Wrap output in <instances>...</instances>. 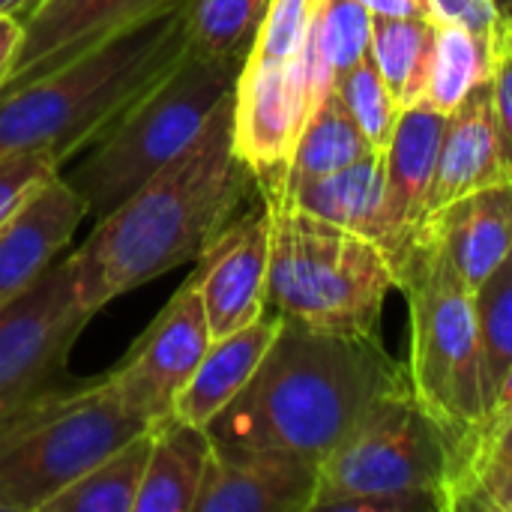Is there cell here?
Here are the masks:
<instances>
[{"label": "cell", "instance_id": "6da1fadb", "mask_svg": "<svg viewBox=\"0 0 512 512\" xmlns=\"http://www.w3.org/2000/svg\"><path fill=\"white\" fill-rule=\"evenodd\" d=\"M258 186L234 147V90L207 120L198 141L102 216L69 252L78 300L87 312L204 255L216 234L243 213Z\"/></svg>", "mask_w": 512, "mask_h": 512}, {"label": "cell", "instance_id": "7a4b0ae2", "mask_svg": "<svg viewBox=\"0 0 512 512\" xmlns=\"http://www.w3.org/2000/svg\"><path fill=\"white\" fill-rule=\"evenodd\" d=\"M378 336H342L282 318L258 372L207 426L213 444L276 450L321 465L363 414L408 387Z\"/></svg>", "mask_w": 512, "mask_h": 512}, {"label": "cell", "instance_id": "3957f363", "mask_svg": "<svg viewBox=\"0 0 512 512\" xmlns=\"http://www.w3.org/2000/svg\"><path fill=\"white\" fill-rule=\"evenodd\" d=\"M186 51V0H180L0 99V156L45 153L63 171Z\"/></svg>", "mask_w": 512, "mask_h": 512}, {"label": "cell", "instance_id": "277c9868", "mask_svg": "<svg viewBox=\"0 0 512 512\" xmlns=\"http://www.w3.org/2000/svg\"><path fill=\"white\" fill-rule=\"evenodd\" d=\"M264 201L270 207L267 309L324 333L378 336L384 300L396 288L387 252L282 198Z\"/></svg>", "mask_w": 512, "mask_h": 512}, {"label": "cell", "instance_id": "5b68a950", "mask_svg": "<svg viewBox=\"0 0 512 512\" xmlns=\"http://www.w3.org/2000/svg\"><path fill=\"white\" fill-rule=\"evenodd\" d=\"M240 66L243 60L186 51L159 84H153L102 138L87 147L69 174L60 171L84 198L87 216L99 222L189 150L222 99L231 96Z\"/></svg>", "mask_w": 512, "mask_h": 512}, {"label": "cell", "instance_id": "8992f818", "mask_svg": "<svg viewBox=\"0 0 512 512\" xmlns=\"http://www.w3.org/2000/svg\"><path fill=\"white\" fill-rule=\"evenodd\" d=\"M150 426L102 378H63L0 420V512H42L75 477Z\"/></svg>", "mask_w": 512, "mask_h": 512}, {"label": "cell", "instance_id": "52a82bcc", "mask_svg": "<svg viewBox=\"0 0 512 512\" xmlns=\"http://www.w3.org/2000/svg\"><path fill=\"white\" fill-rule=\"evenodd\" d=\"M396 288L408 297L411 357L408 378L423 411L453 447L486 417L480 384V333L474 291L450 264L429 222L408 246Z\"/></svg>", "mask_w": 512, "mask_h": 512}, {"label": "cell", "instance_id": "ba28073f", "mask_svg": "<svg viewBox=\"0 0 512 512\" xmlns=\"http://www.w3.org/2000/svg\"><path fill=\"white\" fill-rule=\"evenodd\" d=\"M450 441L411 384L381 396L318 465L312 512H441Z\"/></svg>", "mask_w": 512, "mask_h": 512}, {"label": "cell", "instance_id": "9c48e42d", "mask_svg": "<svg viewBox=\"0 0 512 512\" xmlns=\"http://www.w3.org/2000/svg\"><path fill=\"white\" fill-rule=\"evenodd\" d=\"M90 318L78 300L69 252L0 309V420L69 378L66 357Z\"/></svg>", "mask_w": 512, "mask_h": 512}, {"label": "cell", "instance_id": "30bf717a", "mask_svg": "<svg viewBox=\"0 0 512 512\" xmlns=\"http://www.w3.org/2000/svg\"><path fill=\"white\" fill-rule=\"evenodd\" d=\"M213 342L204 300L189 276L129 354L108 372L117 399L150 429L174 417V405Z\"/></svg>", "mask_w": 512, "mask_h": 512}, {"label": "cell", "instance_id": "8fae6325", "mask_svg": "<svg viewBox=\"0 0 512 512\" xmlns=\"http://www.w3.org/2000/svg\"><path fill=\"white\" fill-rule=\"evenodd\" d=\"M309 114L303 51L291 60L246 54L234 84V147L261 195L282 183Z\"/></svg>", "mask_w": 512, "mask_h": 512}, {"label": "cell", "instance_id": "7c38bea8", "mask_svg": "<svg viewBox=\"0 0 512 512\" xmlns=\"http://www.w3.org/2000/svg\"><path fill=\"white\" fill-rule=\"evenodd\" d=\"M174 3L180 0H36L21 18V48L0 99Z\"/></svg>", "mask_w": 512, "mask_h": 512}, {"label": "cell", "instance_id": "4fadbf2b", "mask_svg": "<svg viewBox=\"0 0 512 512\" xmlns=\"http://www.w3.org/2000/svg\"><path fill=\"white\" fill-rule=\"evenodd\" d=\"M270 270V207L258 204L237 213L198 258L192 273L204 300L213 339L228 336L267 312Z\"/></svg>", "mask_w": 512, "mask_h": 512}, {"label": "cell", "instance_id": "5bb4252c", "mask_svg": "<svg viewBox=\"0 0 512 512\" xmlns=\"http://www.w3.org/2000/svg\"><path fill=\"white\" fill-rule=\"evenodd\" d=\"M318 465L276 450L213 444L192 512H312Z\"/></svg>", "mask_w": 512, "mask_h": 512}, {"label": "cell", "instance_id": "9a60e30c", "mask_svg": "<svg viewBox=\"0 0 512 512\" xmlns=\"http://www.w3.org/2000/svg\"><path fill=\"white\" fill-rule=\"evenodd\" d=\"M447 120L429 108H408L399 117L396 135L384 150V219L381 249L399 270L408 246L429 216V198L438 168Z\"/></svg>", "mask_w": 512, "mask_h": 512}, {"label": "cell", "instance_id": "2e32d148", "mask_svg": "<svg viewBox=\"0 0 512 512\" xmlns=\"http://www.w3.org/2000/svg\"><path fill=\"white\" fill-rule=\"evenodd\" d=\"M84 219V198L63 174H54L0 225V309L36 285L42 273L66 255Z\"/></svg>", "mask_w": 512, "mask_h": 512}, {"label": "cell", "instance_id": "e0dca14e", "mask_svg": "<svg viewBox=\"0 0 512 512\" xmlns=\"http://www.w3.org/2000/svg\"><path fill=\"white\" fill-rule=\"evenodd\" d=\"M498 183H512V171L495 120L492 90L486 81L447 120L429 198V216L471 192Z\"/></svg>", "mask_w": 512, "mask_h": 512}, {"label": "cell", "instance_id": "ac0fdd59", "mask_svg": "<svg viewBox=\"0 0 512 512\" xmlns=\"http://www.w3.org/2000/svg\"><path fill=\"white\" fill-rule=\"evenodd\" d=\"M279 327L282 315L267 309L258 321L213 339L192 381L174 405V420L207 429L252 381Z\"/></svg>", "mask_w": 512, "mask_h": 512}, {"label": "cell", "instance_id": "d6986e66", "mask_svg": "<svg viewBox=\"0 0 512 512\" xmlns=\"http://www.w3.org/2000/svg\"><path fill=\"white\" fill-rule=\"evenodd\" d=\"M426 222L462 282L477 291L512 249V183L471 192L426 216Z\"/></svg>", "mask_w": 512, "mask_h": 512}, {"label": "cell", "instance_id": "ffe728a7", "mask_svg": "<svg viewBox=\"0 0 512 512\" xmlns=\"http://www.w3.org/2000/svg\"><path fill=\"white\" fill-rule=\"evenodd\" d=\"M282 198L318 219H327L339 228L363 234L381 246V219H384V150H372L363 159L312 180L291 183L273 195Z\"/></svg>", "mask_w": 512, "mask_h": 512}, {"label": "cell", "instance_id": "44dd1931", "mask_svg": "<svg viewBox=\"0 0 512 512\" xmlns=\"http://www.w3.org/2000/svg\"><path fill=\"white\" fill-rule=\"evenodd\" d=\"M213 441L207 429L174 417L150 429V459L138 489L135 512H192L201 492Z\"/></svg>", "mask_w": 512, "mask_h": 512}, {"label": "cell", "instance_id": "7402d4cb", "mask_svg": "<svg viewBox=\"0 0 512 512\" xmlns=\"http://www.w3.org/2000/svg\"><path fill=\"white\" fill-rule=\"evenodd\" d=\"M150 459V429L111 450L66 489H60L42 512H135L138 489Z\"/></svg>", "mask_w": 512, "mask_h": 512}, {"label": "cell", "instance_id": "603a6c76", "mask_svg": "<svg viewBox=\"0 0 512 512\" xmlns=\"http://www.w3.org/2000/svg\"><path fill=\"white\" fill-rule=\"evenodd\" d=\"M435 24L429 18L372 15L369 57L387 81L402 111L417 108L435 51Z\"/></svg>", "mask_w": 512, "mask_h": 512}, {"label": "cell", "instance_id": "cb8c5ba5", "mask_svg": "<svg viewBox=\"0 0 512 512\" xmlns=\"http://www.w3.org/2000/svg\"><path fill=\"white\" fill-rule=\"evenodd\" d=\"M372 150L375 147L366 141L357 120L351 117V111L345 108L342 96L333 87V93L306 120V126L297 138L294 156L285 168V177L273 192H279L291 183H300V180L333 174V171L363 159ZM273 192H267V195H273Z\"/></svg>", "mask_w": 512, "mask_h": 512}, {"label": "cell", "instance_id": "d4e9b609", "mask_svg": "<svg viewBox=\"0 0 512 512\" xmlns=\"http://www.w3.org/2000/svg\"><path fill=\"white\" fill-rule=\"evenodd\" d=\"M489 66H492L489 36H480L459 24H441L435 30L432 66L417 108H429L444 117L456 114L465 105V99L480 84L489 81Z\"/></svg>", "mask_w": 512, "mask_h": 512}, {"label": "cell", "instance_id": "484cf974", "mask_svg": "<svg viewBox=\"0 0 512 512\" xmlns=\"http://www.w3.org/2000/svg\"><path fill=\"white\" fill-rule=\"evenodd\" d=\"M270 0H186L189 51L246 60Z\"/></svg>", "mask_w": 512, "mask_h": 512}, {"label": "cell", "instance_id": "4316f807", "mask_svg": "<svg viewBox=\"0 0 512 512\" xmlns=\"http://www.w3.org/2000/svg\"><path fill=\"white\" fill-rule=\"evenodd\" d=\"M474 309L480 333V384L489 408L512 366V249L474 291Z\"/></svg>", "mask_w": 512, "mask_h": 512}, {"label": "cell", "instance_id": "83f0119b", "mask_svg": "<svg viewBox=\"0 0 512 512\" xmlns=\"http://www.w3.org/2000/svg\"><path fill=\"white\" fill-rule=\"evenodd\" d=\"M336 93L342 96L345 108L357 120L366 141L375 150H387L396 135L402 108L393 99V93H390L387 81L381 78L378 66L372 63V57L360 60L354 69L342 72L336 78Z\"/></svg>", "mask_w": 512, "mask_h": 512}, {"label": "cell", "instance_id": "f1b7e54d", "mask_svg": "<svg viewBox=\"0 0 512 512\" xmlns=\"http://www.w3.org/2000/svg\"><path fill=\"white\" fill-rule=\"evenodd\" d=\"M312 39L339 78L369 57L372 12L360 0H327L312 27Z\"/></svg>", "mask_w": 512, "mask_h": 512}, {"label": "cell", "instance_id": "f546056e", "mask_svg": "<svg viewBox=\"0 0 512 512\" xmlns=\"http://www.w3.org/2000/svg\"><path fill=\"white\" fill-rule=\"evenodd\" d=\"M327 0H270L261 30L252 42V57L291 60L306 48V39Z\"/></svg>", "mask_w": 512, "mask_h": 512}, {"label": "cell", "instance_id": "4dcf8cb0", "mask_svg": "<svg viewBox=\"0 0 512 512\" xmlns=\"http://www.w3.org/2000/svg\"><path fill=\"white\" fill-rule=\"evenodd\" d=\"M483 465H504L512 468V417L501 426H477L471 429L450 453V468H447V480H444V489H441V512L447 507V498L450 492L465 480L471 477L477 468Z\"/></svg>", "mask_w": 512, "mask_h": 512}, {"label": "cell", "instance_id": "1f68e13d", "mask_svg": "<svg viewBox=\"0 0 512 512\" xmlns=\"http://www.w3.org/2000/svg\"><path fill=\"white\" fill-rule=\"evenodd\" d=\"M60 168L45 153H9L0 156V225Z\"/></svg>", "mask_w": 512, "mask_h": 512}, {"label": "cell", "instance_id": "d6a6232c", "mask_svg": "<svg viewBox=\"0 0 512 512\" xmlns=\"http://www.w3.org/2000/svg\"><path fill=\"white\" fill-rule=\"evenodd\" d=\"M492 48V66H489V90L495 105L498 132L504 141V153L512 171V18L504 12L501 24L489 36Z\"/></svg>", "mask_w": 512, "mask_h": 512}, {"label": "cell", "instance_id": "836d02e7", "mask_svg": "<svg viewBox=\"0 0 512 512\" xmlns=\"http://www.w3.org/2000/svg\"><path fill=\"white\" fill-rule=\"evenodd\" d=\"M432 24H459L480 36H492L504 18L501 0H426Z\"/></svg>", "mask_w": 512, "mask_h": 512}, {"label": "cell", "instance_id": "e575fe53", "mask_svg": "<svg viewBox=\"0 0 512 512\" xmlns=\"http://www.w3.org/2000/svg\"><path fill=\"white\" fill-rule=\"evenodd\" d=\"M21 36H24V21H21V15L0 12V87H3V81L9 78L12 66H15L18 48H21Z\"/></svg>", "mask_w": 512, "mask_h": 512}, {"label": "cell", "instance_id": "d590c367", "mask_svg": "<svg viewBox=\"0 0 512 512\" xmlns=\"http://www.w3.org/2000/svg\"><path fill=\"white\" fill-rule=\"evenodd\" d=\"M372 15H393V18H429L426 0H360Z\"/></svg>", "mask_w": 512, "mask_h": 512}, {"label": "cell", "instance_id": "8d00e7d4", "mask_svg": "<svg viewBox=\"0 0 512 512\" xmlns=\"http://www.w3.org/2000/svg\"><path fill=\"white\" fill-rule=\"evenodd\" d=\"M510 417H512V366L507 369V375H504V381H501V387H498V393H495L492 405L486 408V417H483L477 426L492 429V426L507 423ZM477 426H474V429H477Z\"/></svg>", "mask_w": 512, "mask_h": 512}, {"label": "cell", "instance_id": "74e56055", "mask_svg": "<svg viewBox=\"0 0 512 512\" xmlns=\"http://www.w3.org/2000/svg\"><path fill=\"white\" fill-rule=\"evenodd\" d=\"M36 0H0V12H9V15H21L33 6Z\"/></svg>", "mask_w": 512, "mask_h": 512}, {"label": "cell", "instance_id": "f35d334b", "mask_svg": "<svg viewBox=\"0 0 512 512\" xmlns=\"http://www.w3.org/2000/svg\"><path fill=\"white\" fill-rule=\"evenodd\" d=\"M507 15H510V12H507ZM510 18H512V15H510Z\"/></svg>", "mask_w": 512, "mask_h": 512}]
</instances>
